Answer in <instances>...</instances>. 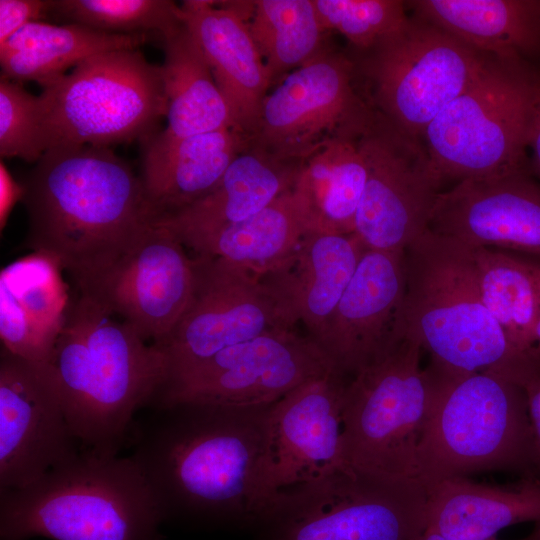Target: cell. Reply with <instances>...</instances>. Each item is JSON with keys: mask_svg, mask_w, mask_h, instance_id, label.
I'll return each mask as SVG.
<instances>
[{"mask_svg": "<svg viewBox=\"0 0 540 540\" xmlns=\"http://www.w3.org/2000/svg\"><path fill=\"white\" fill-rule=\"evenodd\" d=\"M268 407L160 404L136 419L129 457L164 521L270 522Z\"/></svg>", "mask_w": 540, "mask_h": 540, "instance_id": "cell-1", "label": "cell"}, {"mask_svg": "<svg viewBox=\"0 0 540 540\" xmlns=\"http://www.w3.org/2000/svg\"><path fill=\"white\" fill-rule=\"evenodd\" d=\"M22 184L25 246L54 258L93 300L157 219L141 178L108 147L48 150Z\"/></svg>", "mask_w": 540, "mask_h": 540, "instance_id": "cell-2", "label": "cell"}, {"mask_svg": "<svg viewBox=\"0 0 540 540\" xmlns=\"http://www.w3.org/2000/svg\"><path fill=\"white\" fill-rule=\"evenodd\" d=\"M98 302L76 294L50 365L82 452L118 456L165 378L161 350Z\"/></svg>", "mask_w": 540, "mask_h": 540, "instance_id": "cell-3", "label": "cell"}, {"mask_svg": "<svg viewBox=\"0 0 540 540\" xmlns=\"http://www.w3.org/2000/svg\"><path fill=\"white\" fill-rule=\"evenodd\" d=\"M404 253L402 337L448 370L495 374L527 393L540 385V359L516 346L483 303L466 246L428 230Z\"/></svg>", "mask_w": 540, "mask_h": 540, "instance_id": "cell-4", "label": "cell"}, {"mask_svg": "<svg viewBox=\"0 0 540 540\" xmlns=\"http://www.w3.org/2000/svg\"><path fill=\"white\" fill-rule=\"evenodd\" d=\"M163 522L129 456L81 451L25 488L0 491V540H164Z\"/></svg>", "mask_w": 540, "mask_h": 540, "instance_id": "cell-5", "label": "cell"}, {"mask_svg": "<svg viewBox=\"0 0 540 540\" xmlns=\"http://www.w3.org/2000/svg\"><path fill=\"white\" fill-rule=\"evenodd\" d=\"M429 367L434 393L417 452L422 485L488 471L536 478L527 391L491 373Z\"/></svg>", "mask_w": 540, "mask_h": 540, "instance_id": "cell-6", "label": "cell"}, {"mask_svg": "<svg viewBox=\"0 0 540 540\" xmlns=\"http://www.w3.org/2000/svg\"><path fill=\"white\" fill-rule=\"evenodd\" d=\"M539 107L540 71L535 65L494 58L422 136L442 183L531 169L527 150Z\"/></svg>", "mask_w": 540, "mask_h": 540, "instance_id": "cell-7", "label": "cell"}, {"mask_svg": "<svg viewBox=\"0 0 540 540\" xmlns=\"http://www.w3.org/2000/svg\"><path fill=\"white\" fill-rule=\"evenodd\" d=\"M421 351L415 339L403 336L348 381L342 409L348 471L386 483L419 481L417 452L434 393Z\"/></svg>", "mask_w": 540, "mask_h": 540, "instance_id": "cell-8", "label": "cell"}, {"mask_svg": "<svg viewBox=\"0 0 540 540\" xmlns=\"http://www.w3.org/2000/svg\"><path fill=\"white\" fill-rule=\"evenodd\" d=\"M38 98L45 152L146 140L167 114L161 68L138 49L92 56Z\"/></svg>", "mask_w": 540, "mask_h": 540, "instance_id": "cell-9", "label": "cell"}, {"mask_svg": "<svg viewBox=\"0 0 540 540\" xmlns=\"http://www.w3.org/2000/svg\"><path fill=\"white\" fill-rule=\"evenodd\" d=\"M361 52L355 65L366 80L365 97L389 123L419 140L494 59L415 16Z\"/></svg>", "mask_w": 540, "mask_h": 540, "instance_id": "cell-10", "label": "cell"}, {"mask_svg": "<svg viewBox=\"0 0 540 540\" xmlns=\"http://www.w3.org/2000/svg\"><path fill=\"white\" fill-rule=\"evenodd\" d=\"M356 78L352 59L324 47L267 95L250 147L278 161L301 164L332 140L359 139L376 111Z\"/></svg>", "mask_w": 540, "mask_h": 540, "instance_id": "cell-11", "label": "cell"}, {"mask_svg": "<svg viewBox=\"0 0 540 540\" xmlns=\"http://www.w3.org/2000/svg\"><path fill=\"white\" fill-rule=\"evenodd\" d=\"M334 371L329 357L309 336L273 329L220 351L168 382L151 406L264 408L304 382Z\"/></svg>", "mask_w": 540, "mask_h": 540, "instance_id": "cell-12", "label": "cell"}, {"mask_svg": "<svg viewBox=\"0 0 540 540\" xmlns=\"http://www.w3.org/2000/svg\"><path fill=\"white\" fill-rule=\"evenodd\" d=\"M426 488L351 471L291 496L268 524L269 540H417L427 527Z\"/></svg>", "mask_w": 540, "mask_h": 540, "instance_id": "cell-13", "label": "cell"}, {"mask_svg": "<svg viewBox=\"0 0 540 540\" xmlns=\"http://www.w3.org/2000/svg\"><path fill=\"white\" fill-rule=\"evenodd\" d=\"M358 144L367 180L353 234L365 249L405 251L429 230L443 183L422 141L379 113Z\"/></svg>", "mask_w": 540, "mask_h": 540, "instance_id": "cell-14", "label": "cell"}, {"mask_svg": "<svg viewBox=\"0 0 540 540\" xmlns=\"http://www.w3.org/2000/svg\"><path fill=\"white\" fill-rule=\"evenodd\" d=\"M194 259L196 282L189 307L167 340L155 345L165 359L161 388L226 348L286 329L259 275L219 258Z\"/></svg>", "mask_w": 540, "mask_h": 540, "instance_id": "cell-15", "label": "cell"}, {"mask_svg": "<svg viewBox=\"0 0 540 540\" xmlns=\"http://www.w3.org/2000/svg\"><path fill=\"white\" fill-rule=\"evenodd\" d=\"M347 383L341 373L330 372L268 407L267 488L273 505L269 523L294 494L348 471L342 458Z\"/></svg>", "mask_w": 540, "mask_h": 540, "instance_id": "cell-16", "label": "cell"}, {"mask_svg": "<svg viewBox=\"0 0 540 540\" xmlns=\"http://www.w3.org/2000/svg\"><path fill=\"white\" fill-rule=\"evenodd\" d=\"M81 448L67 421L50 363L0 352V491L25 488Z\"/></svg>", "mask_w": 540, "mask_h": 540, "instance_id": "cell-17", "label": "cell"}, {"mask_svg": "<svg viewBox=\"0 0 540 540\" xmlns=\"http://www.w3.org/2000/svg\"><path fill=\"white\" fill-rule=\"evenodd\" d=\"M531 172L467 179L442 190L429 230L468 247L540 255V183Z\"/></svg>", "mask_w": 540, "mask_h": 540, "instance_id": "cell-18", "label": "cell"}, {"mask_svg": "<svg viewBox=\"0 0 540 540\" xmlns=\"http://www.w3.org/2000/svg\"><path fill=\"white\" fill-rule=\"evenodd\" d=\"M195 282V259L189 258L172 232L155 221L94 301L158 346L184 316Z\"/></svg>", "mask_w": 540, "mask_h": 540, "instance_id": "cell-19", "label": "cell"}, {"mask_svg": "<svg viewBox=\"0 0 540 540\" xmlns=\"http://www.w3.org/2000/svg\"><path fill=\"white\" fill-rule=\"evenodd\" d=\"M405 289L404 251H363L319 343L342 375L352 378L402 338Z\"/></svg>", "mask_w": 540, "mask_h": 540, "instance_id": "cell-20", "label": "cell"}, {"mask_svg": "<svg viewBox=\"0 0 540 540\" xmlns=\"http://www.w3.org/2000/svg\"><path fill=\"white\" fill-rule=\"evenodd\" d=\"M182 19L199 45L238 130L255 133L271 79L251 36L253 2L188 0Z\"/></svg>", "mask_w": 540, "mask_h": 540, "instance_id": "cell-21", "label": "cell"}, {"mask_svg": "<svg viewBox=\"0 0 540 540\" xmlns=\"http://www.w3.org/2000/svg\"><path fill=\"white\" fill-rule=\"evenodd\" d=\"M364 250L354 234L309 232L285 262L259 275L282 326L301 322L319 345Z\"/></svg>", "mask_w": 540, "mask_h": 540, "instance_id": "cell-22", "label": "cell"}, {"mask_svg": "<svg viewBox=\"0 0 540 540\" xmlns=\"http://www.w3.org/2000/svg\"><path fill=\"white\" fill-rule=\"evenodd\" d=\"M64 270L32 251L1 269L2 347L37 363H50L71 302Z\"/></svg>", "mask_w": 540, "mask_h": 540, "instance_id": "cell-23", "label": "cell"}, {"mask_svg": "<svg viewBox=\"0 0 540 540\" xmlns=\"http://www.w3.org/2000/svg\"><path fill=\"white\" fill-rule=\"evenodd\" d=\"M144 142L140 178L157 219L211 192L232 161L249 147V138L236 128L171 141L151 136Z\"/></svg>", "mask_w": 540, "mask_h": 540, "instance_id": "cell-24", "label": "cell"}, {"mask_svg": "<svg viewBox=\"0 0 540 540\" xmlns=\"http://www.w3.org/2000/svg\"><path fill=\"white\" fill-rule=\"evenodd\" d=\"M300 164L278 161L249 147L207 195L156 223L187 241L248 219L291 190Z\"/></svg>", "mask_w": 540, "mask_h": 540, "instance_id": "cell-25", "label": "cell"}, {"mask_svg": "<svg viewBox=\"0 0 540 540\" xmlns=\"http://www.w3.org/2000/svg\"><path fill=\"white\" fill-rule=\"evenodd\" d=\"M426 491V528L449 540H492L514 524L540 523L537 478L522 477L504 486L455 478Z\"/></svg>", "mask_w": 540, "mask_h": 540, "instance_id": "cell-26", "label": "cell"}, {"mask_svg": "<svg viewBox=\"0 0 540 540\" xmlns=\"http://www.w3.org/2000/svg\"><path fill=\"white\" fill-rule=\"evenodd\" d=\"M414 16L498 59L540 57V0H416Z\"/></svg>", "mask_w": 540, "mask_h": 540, "instance_id": "cell-27", "label": "cell"}, {"mask_svg": "<svg viewBox=\"0 0 540 540\" xmlns=\"http://www.w3.org/2000/svg\"><path fill=\"white\" fill-rule=\"evenodd\" d=\"M161 38L164 61L160 68L167 126L152 137L171 141L224 128L237 129L210 67L185 23Z\"/></svg>", "mask_w": 540, "mask_h": 540, "instance_id": "cell-28", "label": "cell"}, {"mask_svg": "<svg viewBox=\"0 0 540 540\" xmlns=\"http://www.w3.org/2000/svg\"><path fill=\"white\" fill-rule=\"evenodd\" d=\"M148 36L107 33L75 23L32 22L0 46L1 75L44 88L84 60L109 51L138 49Z\"/></svg>", "mask_w": 540, "mask_h": 540, "instance_id": "cell-29", "label": "cell"}, {"mask_svg": "<svg viewBox=\"0 0 540 540\" xmlns=\"http://www.w3.org/2000/svg\"><path fill=\"white\" fill-rule=\"evenodd\" d=\"M366 180L358 139L332 140L308 156L292 190L310 232L353 234Z\"/></svg>", "mask_w": 540, "mask_h": 540, "instance_id": "cell-30", "label": "cell"}, {"mask_svg": "<svg viewBox=\"0 0 540 540\" xmlns=\"http://www.w3.org/2000/svg\"><path fill=\"white\" fill-rule=\"evenodd\" d=\"M310 229L293 190L239 223L186 243L196 256L219 258L264 275L285 262Z\"/></svg>", "mask_w": 540, "mask_h": 540, "instance_id": "cell-31", "label": "cell"}, {"mask_svg": "<svg viewBox=\"0 0 540 540\" xmlns=\"http://www.w3.org/2000/svg\"><path fill=\"white\" fill-rule=\"evenodd\" d=\"M466 247L483 303L513 343L534 354L540 307L539 262L495 249Z\"/></svg>", "mask_w": 540, "mask_h": 540, "instance_id": "cell-32", "label": "cell"}, {"mask_svg": "<svg viewBox=\"0 0 540 540\" xmlns=\"http://www.w3.org/2000/svg\"><path fill=\"white\" fill-rule=\"evenodd\" d=\"M248 27L272 84L325 47L313 0L253 1Z\"/></svg>", "mask_w": 540, "mask_h": 540, "instance_id": "cell-33", "label": "cell"}, {"mask_svg": "<svg viewBox=\"0 0 540 540\" xmlns=\"http://www.w3.org/2000/svg\"><path fill=\"white\" fill-rule=\"evenodd\" d=\"M52 13L114 34L162 36L183 22L181 5L168 0H54Z\"/></svg>", "mask_w": 540, "mask_h": 540, "instance_id": "cell-34", "label": "cell"}, {"mask_svg": "<svg viewBox=\"0 0 540 540\" xmlns=\"http://www.w3.org/2000/svg\"><path fill=\"white\" fill-rule=\"evenodd\" d=\"M325 31L342 34L366 51L399 29L408 19L406 2L398 0H313Z\"/></svg>", "mask_w": 540, "mask_h": 540, "instance_id": "cell-35", "label": "cell"}, {"mask_svg": "<svg viewBox=\"0 0 540 540\" xmlns=\"http://www.w3.org/2000/svg\"><path fill=\"white\" fill-rule=\"evenodd\" d=\"M45 153L39 98L20 82L0 78V155L37 162Z\"/></svg>", "mask_w": 540, "mask_h": 540, "instance_id": "cell-36", "label": "cell"}, {"mask_svg": "<svg viewBox=\"0 0 540 540\" xmlns=\"http://www.w3.org/2000/svg\"><path fill=\"white\" fill-rule=\"evenodd\" d=\"M54 0H0V46L32 22L53 12Z\"/></svg>", "mask_w": 540, "mask_h": 540, "instance_id": "cell-37", "label": "cell"}, {"mask_svg": "<svg viewBox=\"0 0 540 540\" xmlns=\"http://www.w3.org/2000/svg\"><path fill=\"white\" fill-rule=\"evenodd\" d=\"M24 186L11 175L10 171L0 162V228H5L8 217L15 204L23 199Z\"/></svg>", "mask_w": 540, "mask_h": 540, "instance_id": "cell-38", "label": "cell"}, {"mask_svg": "<svg viewBox=\"0 0 540 540\" xmlns=\"http://www.w3.org/2000/svg\"><path fill=\"white\" fill-rule=\"evenodd\" d=\"M530 168L540 178V107L534 120L529 139Z\"/></svg>", "mask_w": 540, "mask_h": 540, "instance_id": "cell-39", "label": "cell"}, {"mask_svg": "<svg viewBox=\"0 0 540 540\" xmlns=\"http://www.w3.org/2000/svg\"><path fill=\"white\" fill-rule=\"evenodd\" d=\"M417 540H449L442 536L441 534L434 532L430 529H427L423 532V534L417 539ZM492 540H498V539H492ZM516 540H540V523L535 524V528L525 537L516 539Z\"/></svg>", "mask_w": 540, "mask_h": 540, "instance_id": "cell-40", "label": "cell"}, {"mask_svg": "<svg viewBox=\"0 0 540 540\" xmlns=\"http://www.w3.org/2000/svg\"><path fill=\"white\" fill-rule=\"evenodd\" d=\"M539 288H540V262H539ZM533 353L540 359V307L533 336Z\"/></svg>", "mask_w": 540, "mask_h": 540, "instance_id": "cell-41", "label": "cell"}]
</instances>
